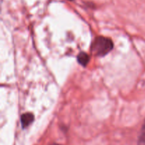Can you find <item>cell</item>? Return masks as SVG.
<instances>
[{
  "label": "cell",
  "mask_w": 145,
  "mask_h": 145,
  "mask_svg": "<svg viewBox=\"0 0 145 145\" xmlns=\"http://www.w3.org/2000/svg\"><path fill=\"white\" fill-rule=\"evenodd\" d=\"M113 48V42L110 38L99 36L95 38L91 45V51L96 56L103 57Z\"/></svg>",
  "instance_id": "6da1fadb"
},
{
  "label": "cell",
  "mask_w": 145,
  "mask_h": 145,
  "mask_svg": "<svg viewBox=\"0 0 145 145\" xmlns=\"http://www.w3.org/2000/svg\"><path fill=\"white\" fill-rule=\"evenodd\" d=\"M34 120V116L33 113H25L21 116V123L23 128L28 127Z\"/></svg>",
  "instance_id": "7a4b0ae2"
},
{
  "label": "cell",
  "mask_w": 145,
  "mask_h": 145,
  "mask_svg": "<svg viewBox=\"0 0 145 145\" xmlns=\"http://www.w3.org/2000/svg\"><path fill=\"white\" fill-rule=\"evenodd\" d=\"M90 60L89 55L84 52H81L77 55V61L82 66L86 67Z\"/></svg>",
  "instance_id": "3957f363"
},
{
  "label": "cell",
  "mask_w": 145,
  "mask_h": 145,
  "mask_svg": "<svg viewBox=\"0 0 145 145\" xmlns=\"http://www.w3.org/2000/svg\"><path fill=\"white\" fill-rule=\"evenodd\" d=\"M138 145H145V122L144 125L142 127L141 133H140V137H139Z\"/></svg>",
  "instance_id": "277c9868"
},
{
  "label": "cell",
  "mask_w": 145,
  "mask_h": 145,
  "mask_svg": "<svg viewBox=\"0 0 145 145\" xmlns=\"http://www.w3.org/2000/svg\"><path fill=\"white\" fill-rule=\"evenodd\" d=\"M69 1H73V0H69Z\"/></svg>",
  "instance_id": "5b68a950"
},
{
  "label": "cell",
  "mask_w": 145,
  "mask_h": 145,
  "mask_svg": "<svg viewBox=\"0 0 145 145\" xmlns=\"http://www.w3.org/2000/svg\"><path fill=\"white\" fill-rule=\"evenodd\" d=\"M53 145H58V144H53Z\"/></svg>",
  "instance_id": "8992f818"
}]
</instances>
